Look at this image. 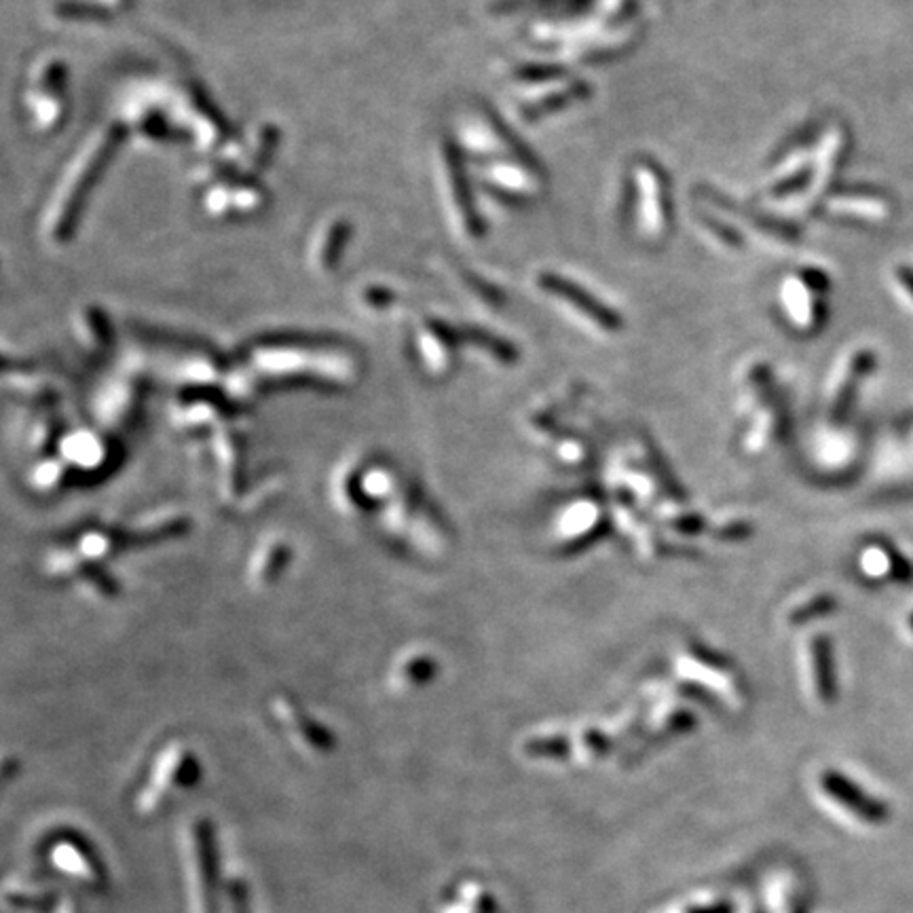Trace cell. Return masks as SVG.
<instances>
[{"mask_svg": "<svg viewBox=\"0 0 913 913\" xmlns=\"http://www.w3.org/2000/svg\"><path fill=\"white\" fill-rule=\"evenodd\" d=\"M827 278L815 269H806L797 278H788L783 284L781 299L793 326H797L804 332H810L819 326L822 319L819 294L827 290Z\"/></svg>", "mask_w": 913, "mask_h": 913, "instance_id": "1", "label": "cell"}, {"mask_svg": "<svg viewBox=\"0 0 913 913\" xmlns=\"http://www.w3.org/2000/svg\"><path fill=\"white\" fill-rule=\"evenodd\" d=\"M634 180L639 190V212H641V231L647 239L658 242L668 226V201H666V183L660 169L649 161H639L634 167Z\"/></svg>", "mask_w": 913, "mask_h": 913, "instance_id": "2", "label": "cell"}, {"mask_svg": "<svg viewBox=\"0 0 913 913\" xmlns=\"http://www.w3.org/2000/svg\"><path fill=\"white\" fill-rule=\"evenodd\" d=\"M539 285L543 288V292L569 303L571 309H575L582 317L590 319V324H595L600 330L613 332V330L622 328L620 315L607 309L593 294H588L580 285L571 284L565 278H559V276H552V273H541Z\"/></svg>", "mask_w": 913, "mask_h": 913, "instance_id": "3", "label": "cell"}, {"mask_svg": "<svg viewBox=\"0 0 913 913\" xmlns=\"http://www.w3.org/2000/svg\"><path fill=\"white\" fill-rule=\"evenodd\" d=\"M820 787L833 801L848 808L852 815L858 817V819L874 822V824L888 819V808L883 806L882 801L869 797L863 788L856 787L852 781H848L842 774H838V772H824L820 776Z\"/></svg>", "mask_w": 913, "mask_h": 913, "instance_id": "4", "label": "cell"}, {"mask_svg": "<svg viewBox=\"0 0 913 913\" xmlns=\"http://www.w3.org/2000/svg\"><path fill=\"white\" fill-rule=\"evenodd\" d=\"M874 368H876V355L867 349L856 351L848 360V364L844 368V375L838 381L833 398L829 402V412H831V419L835 423H840L848 417L852 405H854V398H856V391H858V385L874 373Z\"/></svg>", "mask_w": 913, "mask_h": 913, "instance_id": "5", "label": "cell"}, {"mask_svg": "<svg viewBox=\"0 0 913 913\" xmlns=\"http://www.w3.org/2000/svg\"><path fill=\"white\" fill-rule=\"evenodd\" d=\"M810 672H812L815 693L820 702L824 704L833 702L838 695V679H835L831 641L824 636H817L810 643Z\"/></svg>", "mask_w": 913, "mask_h": 913, "instance_id": "6", "label": "cell"}, {"mask_svg": "<svg viewBox=\"0 0 913 913\" xmlns=\"http://www.w3.org/2000/svg\"><path fill=\"white\" fill-rule=\"evenodd\" d=\"M831 210L842 216H856V219H882L886 203L878 195L867 192H844L831 201Z\"/></svg>", "mask_w": 913, "mask_h": 913, "instance_id": "7", "label": "cell"}, {"mask_svg": "<svg viewBox=\"0 0 913 913\" xmlns=\"http://www.w3.org/2000/svg\"><path fill=\"white\" fill-rule=\"evenodd\" d=\"M863 565L869 573H878L880 569V573H888L897 582H912L913 580L912 563L905 561V557H901L897 550L888 546L871 548L863 559Z\"/></svg>", "mask_w": 913, "mask_h": 913, "instance_id": "8", "label": "cell"}, {"mask_svg": "<svg viewBox=\"0 0 913 913\" xmlns=\"http://www.w3.org/2000/svg\"><path fill=\"white\" fill-rule=\"evenodd\" d=\"M580 90L584 92V87L577 83L575 87H569V90H563V92H559V94L537 97L536 102H529V104L523 108V117H527V119H536L539 115H546V113H552V110H557V108H563L565 104H569L571 100H575V97L580 95Z\"/></svg>", "mask_w": 913, "mask_h": 913, "instance_id": "9", "label": "cell"}, {"mask_svg": "<svg viewBox=\"0 0 913 913\" xmlns=\"http://www.w3.org/2000/svg\"><path fill=\"white\" fill-rule=\"evenodd\" d=\"M835 611V599L833 597H819V599L808 600L804 607H797L791 616V622L795 624H804L810 622L820 616H829Z\"/></svg>", "mask_w": 913, "mask_h": 913, "instance_id": "10", "label": "cell"}, {"mask_svg": "<svg viewBox=\"0 0 913 913\" xmlns=\"http://www.w3.org/2000/svg\"><path fill=\"white\" fill-rule=\"evenodd\" d=\"M695 913H731V908L725 905V903H719V905H713V908H706V910H700Z\"/></svg>", "mask_w": 913, "mask_h": 913, "instance_id": "11", "label": "cell"}, {"mask_svg": "<svg viewBox=\"0 0 913 913\" xmlns=\"http://www.w3.org/2000/svg\"><path fill=\"white\" fill-rule=\"evenodd\" d=\"M912 629H913V618H912Z\"/></svg>", "mask_w": 913, "mask_h": 913, "instance_id": "12", "label": "cell"}]
</instances>
